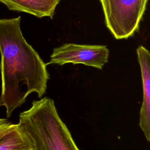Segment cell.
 Listing matches in <instances>:
<instances>
[{
	"instance_id": "obj_1",
	"label": "cell",
	"mask_w": 150,
	"mask_h": 150,
	"mask_svg": "<svg viewBox=\"0 0 150 150\" xmlns=\"http://www.w3.org/2000/svg\"><path fill=\"white\" fill-rule=\"evenodd\" d=\"M21 21L20 16L0 19V107H5L7 117L30 93L41 98L49 79L46 63L23 36Z\"/></svg>"
},
{
	"instance_id": "obj_2",
	"label": "cell",
	"mask_w": 150,
	"mask_h": 150,
	"mask_svg": "<svg viewBox=\"0 0 150 150\" xmlns=\"http://www.w3.org/2000/svg\"><path fill=\"white\" fill-rule=\"evenodd\" d=\"M18 124L32 140L35 150H80L54 101L47 97L33 100L28 110L20 113Z\"/></svg>"
},
{
	"instance_id": "obj_3",
	"label": "cell",
	"mask_w": 150,
	"mask_h": 150,
	"mask_svg": "<svg viewBox=\"0 0 150 150\" xmlns=\"http://www.w3.org/2000/svg\"><path fill=\"white\" fill-rule=\"evenodd\" d=\"M148 0H100L107 28L116 39H128L139 29Z\"/></svg>"
},
{
	"instance_id": "obj_4",
	"label": "cell",
	"mask_w": 150,
	"mask_h": 150,
	"mask_svg": "<svg viewBox=\"0 0 150 150\" xmlns=\"http://www.w3.org/2000/svg\"><path fill=\"white\" fill-rule=\"evenodd\" d=\"M108 56L109 50L105 45L65 43L53 49L46 64H83L101 70L108 63Z\"/></svg>"
},
{
	"instance_id": "obj_5",
	"label": "cell",
	"mask_w": 150,
	"mask_h": 150,
	"mask_svg": "<svg viewBox=\"0 0 150 150\" xmlns=\"http://www.w3.org/2000/svg\"><path fill=\"white\" fill-rule=\"evenodd\" d=\"M143 90L142 103L139 111V126L148 142L150 141V53L143 46L137 49Z\"/></svg>"
},
{
	"instance_id": "obj_6",
	"label": "cell",
	"mask_w": 150,
	"mask_h": 150,
	"mask_svg": "<svg viewBox=\"0 0 150 150\" xmlns=\"http://www.w3.org/2000/svg\"><path fill=\"white\" fill-rule=\"evenodd\" d=\"M60 0H0L8 9L23 12L39 18H52Z\"/></svg>"
},
{
	"instance_id": "obj_7",
	"label": "cell",
	"mask_w": 150,
	"mask_h": 150,
	"mask_svg": "<svg viewBox=\"0 0 150 150\" xmlns=\"http://www.w3.org/2000/svg\"><path fill=\"white\" fill-rule=\"evenodd\" d=\"M0 150H35L33 144L17 124H12L9 129L0 137Z\"/></svg>"
},
{
	"instance_id": "obj_8",
	"label": "cell",
	"mask_w": 150,
	"mask_h": 150,
	"mask_svg": "<svg viewBox=\"0 0 150 150\" xmlns=\"http://www.w3.org/2000/svg\"><path fill=\"white\" fill-rule=\"evenodd\" d=\"M12 125V123L10 122L6 124H5L1 127H0V137L2 136L6 132H7Z\"/></svg>"
},
{
	"instance_id": "obj_9",
	"label": "cell",
	"mask_w": 150,
	"mask_h": 150,
	"mask_svg": "<svg viewBox=\"0 0 150 150\" xmlns=\"http://www.w3.org/2000/svg\"><path fill=\"white\" fill-rule=\"evenodd\" d=\"M9 121L6 118H0V127L9 123Z\"/></svg>"
}]
</instances>
